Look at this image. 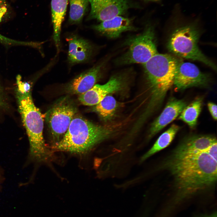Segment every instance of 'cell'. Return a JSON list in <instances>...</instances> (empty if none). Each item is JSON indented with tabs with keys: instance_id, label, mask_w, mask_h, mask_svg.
Instances as JSON below:
<instances>
[{
	"instance_id": "1",
	"label": "cell",
	"mask_w": 217,
	"mask_h": 217,
	"mask_svg": "<svg viewBox=\"0 0 217 217\" xmlns=\"http://www.w3.org/2000/svg\"><path fill=\"white\" fill-rule=\"evenodd\" d=\"M217 143L189 153L172 152L163 166L173 176L176 197L182 199L214 186L217 180Z\"/></svg>"
},
{
	"instance_id": "2",
	"label": "cell",
	"mask_w": 217,
	"mask_h": 217,
	"mask_svg": "<svg viewBox=\"0 0 217 217\" xmlns=\"http://www.w3.org/2000/svg\"><path fill=\"white\" fill-rule=\"evenodd\" d=\"M16 96L19 112L29 142L28 160L38 163L47 162L52 156L43 136V120L39 109L35 105L31 96L30 86L17 78Z\"/></svg>"
},
{
	"instance_id": "3",
	"label": "cell",
	"mask_w": 217,
	"mask_h": 217,
	"mask_svg": "<svg viewBox=\"0 0 217 217\" xmlns=\"http://www.w3.org/2000/svg\"><path fill=\"white\" fill-rule=\"evenodd\" d=\"M115 130L111 127L99 125L81 117L74 116L61 140L51 146L52 151L87 153L111 137Z\"/></svg>"
},
{
	"instance_id": "4",
	"label": "cell",
	"mask_w": 217,
	"mask_h": 217,
	"mask_svg": "<svg viewBox=\"0 0 217 217\" xmlns=\"http://www.w3.org/2000/svg\"><path fill=\"white\" fill-rule=\"evenodd\" d=\"M180 61L168 54L157 53L143 65L150 90L151 99L147 108L153 111L162 105L167 92L173 85Z\"/></svg>"
},
{
	"instance_id": "5",
	"label": "cell",
	"mask_w": 217,
	"mask_h": 217,
	"mask_svg": "<svg viewBox=\"0 0 217 217\" xmlns=\"http://www.w3.org/2000/svg\"><path fill=\"white\" fill-rule=\"evenodd\" d=\"M200 33L195 26L188 25L175 29L170 36L167 47L171 52L181 58L199 61L216 70L215 64L200 50L198 45Z\"/></svg>"
},
{
	"instance_id": "6",
	"label": "cell",
	"mask_w": 217,
	"mask_h": 217,
	"mask_svg": "<svg viewBox=\"0 0 217 217\" xmlns=\"http://www.w3.org/2000/svg\"><path fill=\"white\" fill-rule=\"evenodd\" d=\"M127 51L117 60L120 64H144L157 53L154 29L149 25L141 34L131 38L126 43Z\"/></svg>"
},
{
	"instance_id": "7",
	"label": "cell",
	"mask_w": 217,
	"mask_h": 217,
	"mask_svg": "<svg viewBox=\"0 0 217 217\" xmlns=\"http://www.w3.org/2000/svg\"><path fill=\"white\" fill-rule=\"evenodd\" d=\"M76 111L75 106L65 99L58 102L49 110L46 118L51 134L52 146L62 138Z\"/></svg>"
},
{
	"instance_id": "8",
	"label": "cell",
	"mask_w": 217,
	"mask_h": 217,
	"mask_svg": "<svg viewBox=\"0 0 217 217\" xmlns=\"http://www.w3.org/2000/svg\"><path fill=\"white\" fill-rule=\"evenodd\" d=\"M210 82L209 76L201 72L194 64L180 61L175 76L173 86L176 90L192 87H205Z\"/></svg>"
},
{
	"instance_id": "9",
	"label": "cell",
	"mask_w": 217,
	"mask_h": 217,
	"mask_svg": "<svg viewBox=\"0 0 217 217\" xmlns=\"http://www.w3.org/2000/svg\"><path fill=\"white\" fill-rule=\"evenodd\" d=\"M91 10L87 20L101 22L124 14L131 7L128 0H89Z\"/></svg>"
},
{
	"instance_id": "10",
	"label": "cell",
	"mask_w": 217,
	"mask_h": 217,
	"mask_svg": "<svg viewBox=\"0 0 217 217\" xmlns=\"http://www.w3.org/2000/svg\"><path fill=\"white\" fill-rule=\"evenodd\" d=\"M125 80L123 75L114 76L105 83L96 84L86 92L80 95L78 99L85 105H96L108 94L121 89L124 84Z\"/></svg>"
},
{
	"instance_id": "11",
	"label": "cell",
	"mask_w": 217,
	"mask_h": 217,
	"mask_svg": "<svg viewBox=\"0 0 217 217\" xmlns=\"http://www.w3.org/2000/svg\"><path fill=\"white\" fill-rule=\"evenodd\" d=\"M186 105L183 100L174 97L170 99L162 112L152 123L149 137H152L175 119Z\"/></svg>"
},
{
	"instance_id": "12",
	"label": "cell",
	"mask_w": 217,
	"mask_h": 217,
	"mask_svg": "<svg viewBox=\"0 0 217 217\" xmlns=\"http://www.w3.org/2000/svg\"><path fill=\"white\" fill-rule=\"evenodd\" d=\"M96 31L109 38L119 37L123 32L135 30L130 19L118 16L93 26Z\"/></svg>"
},
{
	"instance_id": "13",
	"label": "cell",
	"mask_w": 217,
	"mask_h": 217,
	"mask_svg": "<svg viewBox=\"0 0 217 217\" xmlns=\"http://www.w3.org/2000/svg\"><path fill=\"white\" fill-rule=\"evenodd\" d=\"M103 66L101 64L95 66L73 79L68 85L70 92L80 95L92 88L100 77Z\"/></svg>"
},
{
	"instance_id": "14",
	"label": "cell",
	"mask_w": 217,
	"mask_h": 217,
	"mask_svg": "<svg viewBox=\"0 0 217 217\" xmlns=\"http://www.w3.org/2000/svg\"><path fill=\"white\" fill-rule=\"evenodd\" d=\"M216 143V137L212 135H190L184 137L174 151L183 153L203 150Z\"/></svg>"
},
{
	"instance_id": "15",
	"label": "cell",
	"mask_w": 217,
	"mask_h": 217,
	"mask_svg": "<svg viewBox=\"0 0 217 217\" xmlns=\"http://www.w3.org/2000/svg\"><path fill=\"white\" fill-rule=\"evenodd\" d=\"M66 39L69 44L68 59L70 63H81L89 58L92 48L88 41L75 35L71 36Z\"/></svg>"
},
{
	"instance_id": "16",
	"label": "cell",
	"mask_w": 217,
	"mask_h": 217,
	"mask_svg": "<svg viewBox=\"0 0 217 217\" xmlns=\"http://www.w3.org/2000/svg\"><path fill=\"white\" fill-rule=\"evenodd\" d=\"M68 0H51V12L53 27V39L55 43L60 41L61 25L66 12Z\"/></svg>"
},
{
	"instance_id": "17",
	"label": "cell",
	"mask_w": 217,
	"mask_h": 217,
	"mask_svg": "<svg viewBox=\"0 0 217 217\" xmlns=\"http://www.w3.org/2000/svg\"><path fill=\"white\" fill-rule=\"evenodd\" d=\"M180 127L172 124L158 138L152 147L141 157L140 161L143 162L155 153L168 146L174 139Z\"/></svg>"
},
{
	"instance_id": "18",
	"label": "cell",
	"mask_w": 217,
	"mask_h": 217,
	"mask_svg": "<svg viewBox=\"0 0 217 217\" xmlns=\"http://www.w3.org/2000/svg\"><path fill=\"white\" fill-rule=\"evenodd\" d=\"M203 98L198 97L184 108L178 119L184 121L192 129L195 128L198 118L201 111Z\"/></svg>"
},
{
	"instance_id": "19",
	"label": "cell",
	"mask_w": 217,
	"mask_h": 217,
	"mask_svg": "<svg viewBox=\"0 0 217 217\" xmlns=\"http://www.w3.org/2000/svg\"><path fill=\"white\" fill-rule=\"evenodd\" d=\"M70 10L68 21L71 24L80 23L87 11L89 0H68Z\"/></svg>"
},
{
	"instance_id": "20",
	"label": "cell",
	"mask_w": 217,
	"mask_h": 217,
	"mask_svg": "<svg viewBox=\"0 0 217 217\" xmlns=\"http://www.w3.org/2000/svg\"><path fill=\"white\" fill-rule=\"evenodd\" d=\"M117 106V102L114 98L108 95L96 105L95 110L103 120L107 121L113 116Z\"/></svg>"
},
{
	"instance_id": "21",
	"label": "cell",
	"mask_w": 217,
	"mask_h": 217,
	"mask_svg": "<svg viewBox=\"0 0 217 217\" xmlns=\"http://www.w3.org/2000/svg\"><path fill=\"white\" fill-rule=\"evenodd\" d=\"M8 9V6L5 0H0V22L6 14Z\"/></svg>"
},
{
	"instance_id": "22",
	"label": "cell",
	"mask_w": 217,
	"mask_h": 217,
	"mask_svg": "<svg viewBox=\"0 0 217 217\" xmlns=\"http://www.w3.org/2000/svg\"><path fill=\"white\" fill-rule=\"evenodd\" d=\"M209 110L213 119L216 120L217 119V106L216 104L209 102L207 104Z\"/></svg>"
},
{
	"instance_id": "23",
	"label": "cell",
	"mask_w": 217,
	"mask_h": 217,
	"mask_svg": "<svg viewBox=\"0 0 217 217\" xmlns=\"http://www.w3.org/2000/svg\"><path fill=\"white\" fill-rule=\"evenodd\" d=\"M5 177L4 171L0 166V189L2 187L4 181Z\"/></svg>"
},
{
	"instance_id": "24",
	"label": "cell",
	"mask_w": 217,
	"mask_h": 217,
	"mask_svg": "<svg viewBox=\"0 0 217 217\" xmlns=\"http://www.w3.org/2000/svg\"><path fill=\"white\" fill-rule=\"evenodd\" d=\"M197 217H217L216 212H214L209 214L202 215Z\"/></svg>"
},
{
	"instance_id": "25",
	"label": "cell",
	"mask_w": 217,
	"mask_h": 217,
	"mask_svg": "<svg viewBox=\"0 0 217 217\" xmlns=\"http://www.w3.org/2000/svg\"><path fill=\"white\" fill-rule=\"evenodd\" d=\"M1 95V92L0 89V107L2 106V105L3 106L4 105L3 101H2V100H3V99L2 98V96Z\"/></svg>"
},
{
	"instance_id": "26",
	"label": "cell",
	"mask_w": 217,
	"mask_h": 217,
	"mask_svg": "<svg viewBox=\"0 0 217 217\" xmlns=\"http://www.w3.org/2000/svg\"><path fill=\"white\" fill-rule=\"evenodd\" d=\"M146 1H154V2H157L159 1L160 0H144Z\"/></svg>"
}]
</instances>
